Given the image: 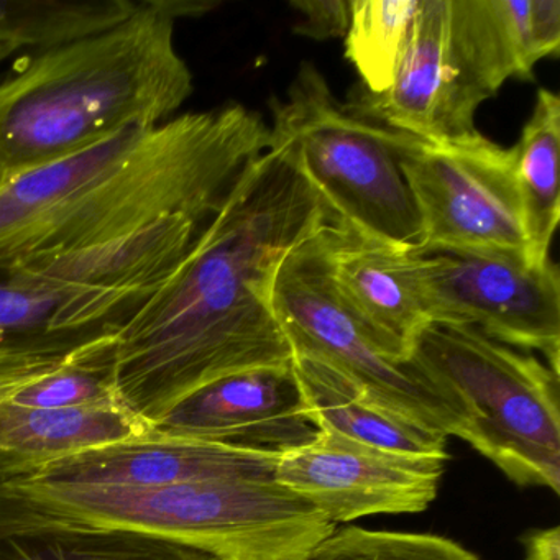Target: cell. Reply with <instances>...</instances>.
<instances>
[{
  "instance_id": "obj_19",
  "label": "cell",
  "mask_w": 560,
  "mask_h": 560,
  "mask_svg": "<svg viewBox=\"0 0 560 560\" xmlns=\"http://www.w3.org/2000/svg\"><path fill=\"white\" fill-rule=\"evenodd\" d=\"M132 0H0V45L47 50L129 18Z\"/></svg>"
},
{
  "instance_id": "obj_9",
  "label": "cell",
  "mask_w": 560,
  "mask_h": 560,
  "mask_svg": "<svg viewBox=\"0 0 560 560\" xmlns=\"http://www.w3.org/2000/svg\"><path fill=\"white\" fill-rule=\"evenodd\" d=\"M412 271L432 326L474 327L511 349L542 353L560 375V278L516 255L431 252Z\"/></svg>"
},
{
  "instance_id": "obj_10",
  "label": "cell",
  "mask_w": 560,
  "mask_h": 560,
  "mask_svg": "<svg viewBox=\"0 0 560 560\" xmlns=\"http://www.w3.org/2000/svg\"><path fill=\"white\" fill-rule=\"evenodd\" d=\"M445 457L372 447L327 428L278 458L275 480L332 524L370 514L419 513L435 500Z\"/></svg>"
},
{
  "instance_id": "obj_8",
  "label": "cell",
  "mask_w": 560,
  "mask_h": 560,
  "mask_svg": "<svg viewBox=\"0 0 560 560\" xmlns=\"http://www.w3.org/2000/svg\"><path fill=\"white\" fill-rule=\"evenodd\" d=\"M393 145L421 224L416 252L516 255L529 261L514 147L503 149L480 132L425 142L396 130Z\"/></svg>"
},
{
  "instance_id": "obj_20",
  "label": "cell",
  "mask_w": 560,
  "mask_h": 560,
  "mask_svg": "<svg viewBox=\"0 0 560 560\" xmlns=\"http://www.w3.org/2000/svg\"><path fill=\"white\" fill-rule=\"evenodd\" d=\"M0 560H215L199 550L127 530L77 526L0 539Z\"/></svg>"
},
{
  "instance_id": "obj_11",
  "label": "cell",
  "mask_w": 560,
  "mask_h": 560,
  "mask_svg": "<svg viewBox=\"0 0 560 560\" xmlns=\"http://www.w3.org/2000/svg\"><path fill=\"white\" fill-rule=\"evenodd\" d=\"M488 100L455 44L451 0H421L393 86L383 94L359 88L346 107L375 126L451 142L478 132L475 116Z\"/></svg>"
},
{
  "instance_id": "obj_16",
  "label": "cell",
  "mask_w": 560,
  "mask_h": 560,
  "mask_svg": "<svg viewBox=\"0 0 560 560\" xmlns=\"http://www.w3.org/2000/svg\"><path fill=\"white\" fill-rule=\"evenodd\" d=\"M149 431L122 402L34 409L0 399V462L11 465L18 477L45 462Z\"/></svg>"
},
{
  "instance_id": "obj_12",
  "label": "cell",
  "mask_w": 560,
  "mask_h": 560,
  "mask_svg": "<svg viewBox=\"0 0 560 560\" xmlns=\"http://www.w3.org/2000/svg\"><path fill=\"white\" fill-rule=\"evenodd\" d=\"M317 238L330 284L366 339L389 362H408L432 326L412 271V245L342 222H327Z\"/></svg>"
},
{
  "instance_id": "obj_15",
  "label": "cell",
  "mask_w": 560,
  "mask_h": 560,
  "mask_svg": "<svg viewBox=\"0 0 560 560\" xmlns=\"http://www.w3.org/2000/svg\"><path fill=\"white\" fill-rule=\"evenodd\" d=\"M291 369L317 428L385 451L448 458L445 435L380 405L323 362L293 355Z\"/></svg>"
},
{
  "instance_id": "obj_2",
  "label": "cell",
  "mask_w": 560,
  "mask_h": 560,
  "mask_svg": "<svg viewBox=\"0 0 560 560\" xmlns=\"http://www.w3.org/2000/svg\"><path fill=\"white\" fill-rule=\"evenodd\" d=\"M270 147L257 110L232 103L129 129L0 182V270L136 234L176 215L208 221Z\"/></svg>"
},
{
  "instance_id": "obj_21",
  "label": "cell",
  "mask_w": 560,
  "mask_h": 560,
  "mask_svg": "<svg viewBox=\"0 0 560 560\" xmlns=\"http://www.w3.org/2000/svg\"><path fill=\"white\" fill-rule=\"evenodd\" d=\"M421 0H350L346 57L360 88L383 94L395 83Z\"/></svg>"
},
{
  "instance_id": "obj_5",
  "label": "cell",
  "mask_w": 560,
  "mask_h": 560,
  "mask_svg": "<svg viewBox=\"0 0 560 560\" xmlns=\"http://www.w3.org/2000/svg\"><path fill=\"white\" fill-rule=\"evenodd\" d=\"M408 362L462 402V441L517 487L560 493V383L549 365L457 326L428 327Z\"/></svg>"
},
{
  "instance_id": "obj_18",
  "label": "cell",
  "mask_w": 560,
  "mask_h": 560,
  "mask_svg": "<svg viewBox=\"0 0 560 560\" xmlns=\"http://www.w3.org/2000/svg\"><path fill=\"white\" fill-rule=\"evenodd\" d=\"M559 149L560 100L552 91L539 90L514 145L529 261L537 267L552 261L550 244L560 218Z\"/></svg>"
},
{
  "instance_id": "obj_23",
  "label": "cell",
  "mask_w": 560,
  "mask_h": 560,
  "mask_svg": "<svg viewBox=\"0 0 560 560\" xmlns=\"http://www.w3.org/2000/svg\"><path fill=\"white\" fill-rule=\"evenodd\" d=\"M18 471L0 462V539L38 530L65 529L80 524L63 520L47 508L32 501L11 485Z\"/></svg>"
},
{
  "instance_id": "obj_1",
  "label": "cell",
  "mask_w": 560,
  "mask_h": 560,
  "mask_svg": "<svg viewBox=\"0 0 560 560\" xmlns=\"http://www.w3.org/2000/svg\"><path fill=\"white\" fill-rule=\"evenodd\" d=\"M327 222L319 196L283 150L255 156L175 270L106 330L117 399L152 429L218 380L290 366L275 277Z\"/></svg>"
},
{
  "instance_id": "obj_17",
  "label": "cell",
  "mask_w": 560,
  "mask_h": 560,
  "mask_svg": "<svg viewBox=\"0 0 560 560\" xmlns=\"http://www.w3.org/2000/svg\"><path fill=\"white\" fill-rule=\"evenodd\" d=\"M452 32L485 91L497 96L511 78L530 80L539 51L530 0H451Z\"/></svg>"
},
{
  "instance_id": "obj_7",
  "label": "cell",
  "mask_w": 560,
  "mask_h": 560,
  "mask_svg": "<svg viewBox=\"0 0 560 560\" xmlns=\"http://www.w3.org/2000/svg\"><path fill=\"white\" fill-rule=\"evenodd\" d=\"M317 232L283 258L275 277V311L293 355L323 362L380 405L445 438L462 439L467 428L462 402L411 363L386 360L340 303Z\"/></svg>"
},
{
  "instance_id": "obj_14",
  "label": "cell",
  "mask_w": 560,
  "mask_h": 560,
  "mask_svg": "<svg viewBox=\"0 0 560 560\" xmlns=\"http://www.w3.org/2000/svg\"><path fill=\"white\" fill-rule=\"evenodd\" d=\"M280 454L244 451L196 439L147 434L45 462L21 475L50 483L165 487L189 481L271 480Z\"/></svg>"
},
{
  "instance_id": "obj_4",
  "label": "cell",
  "mask_w": 560,
  "mask_h": 560,
  "mask_svg": "<svg viewBox=\"0 0 560 560\" xmlns=\"http://www.w3.org/2000/svg\"><path fill=\"white\" fill-rule=\"evenodd\" d=\"M11 485L80 526L127 530L215 560H307L336 530L316 506L275 478L109 487L15 477Z\"/></svg>"
},
{
  "instance_id": "obj_3",
  "label": "cell",
  "mask_w": 560,
  "mask_h": 560,
  "mask_svg": "<svg viewBox=\"0 0 560 560\" xmlns=\"http://www.w3.org/2000/svg\"><path fill=\"white\" fill-rule=\"evenodd\" d=\"M209 0H145L117 24L15 61L0 81V182L178 116L195 81L176 24Z\"/></svg>"
},
{
  "instance_id": "obj_22",
  "label": "cell",
  "mask_w": 560,
  "mask_h": 560,
  "mask_svg": "<svg viewBox=\"0 0 560 560\" xmlns=\"http://www.w3.org/2000/svg\"><path fill=\"white\" fill-rule=\"evenodd\" d=\"M307 560H481L460 544L435 534L336 529Z\"/></svg>"
},
{
  "instance_id": "obj_13",
  "label": "cell",
  "mask_w": 560,
  "mask_h": 560,
  "mask_svg": "<svg viewBox=\"0 0 560 560\" xmlns=\"http://www.w3.org/2000/svg\"><path fill=\"white\" fill-rule=\"evenodd\" d=\"M152 431L283 454L313 441L317 425L290 365L247 370L218 380L183 399Z\"/></svg>"
},
{
  "instance_id": "obj_24",
  "label": "cell",
  "mask_w": 560,
  "mask_h": 560,
  "mask_svg": "<svg viewBox=\"0 0 560 560\" xmlns=\"http://www.w3.org/2000/svg\"><path fill=\"white\" fill-rule=\"evenodd\" d=\"M301 21L294 32L301 37L324 42L346 37L350 25V0H291Z\"/></svg>"
},
{
  "instance_id": "obj_25",
  "label": "cell",
  "mask_w": 560,
  "mask_h": 560,
  "mask_svg": "<svg viewBox=\"0 0 560 560\" xmlns=\"http://www.w3.org/2000/svg\"><path fill=\"white\" fill-rule=\"evenodd\" d=\"M530 25L540 58L556 57L560 47L559 0H530Z\"/></svg>"
},
{
  "instance_id": "obj_26",
  "label": "cell",
  "mask_w": 560,
  "mask_h": 560,
  "mask_svg": "<svg viewBox=\"0 0 560 560\" xmlns=\"http://www.w3.org/2000/svg\"><path fill=\"white\" fill-rule=\"evenodd\" d=\"M526 560H560V527L534 529L523 536Z\"/></svg>"
},
{
  "instance_id": "obj_27",
  "label": "cell",
  "mask_w": 560,
  "mask_h": 560,
  "mask_svg": "<svg viewBox=\"0 0 560 560\" xmlns=\"http://www.w3.org/2000/svg\"><path fill=\"white\" fill-rule=\"evenodd\" d=\"M18 54V50L12 47H8V45H0V65L4 63L8 58H11L12 55Z\"/></svg>"
},
{
  "instance_id": "obj_6",
  "label": "cell",
  "mask_w": 560,
  "mask_h": 560,
  "mask_svg": "<svg viewBox=\"0 0 560 560\" xmlns=\"http://www.w3.org/2000/svg\"><path fill=\"white\" fill-rule=\"evenodd\" d=\"M270 147L287 153L332 222L396 244H418L421 224L393 130L350 113L310 61L301 63L284 97L270 101Z\"/></svg>"
}]
</instances>
